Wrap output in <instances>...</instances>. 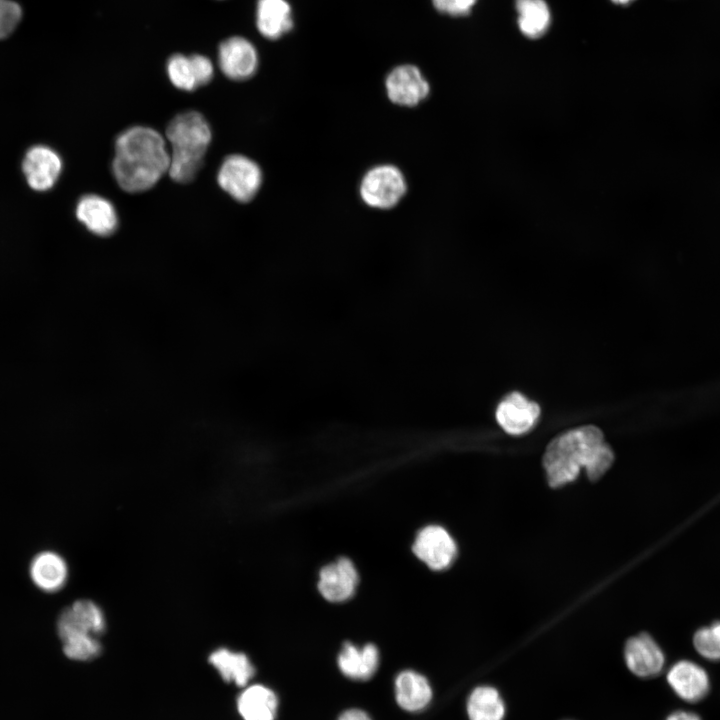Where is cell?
<instances>
[{
    "instance_id": "3957f363",
    "label": "cell",
    "mask_w": 720,
    "mask_h": 720,
    "mask_svg": "<svg viewBox=\"0 0 720 720\" xmlns=\"http://www.w3.org/2000/svg\"><path fill=\"white\" fill-rule=\"evenodd\" d=\"M166 138L171 145L169 176L177 183L191 182L202 167L211 142L208 122L196 111L180 113L169 122Z\"/></svg>"
},
{
    "instance_id": "83f0119b",
    "label": "cell",
    "mask_w": 720,
    "mask_h": 720,
    "mask_svg": "<svg viewBox=\"0 0 720 720\" xmlns=\"http://www.w3.org/2000/svg\"><path fill=\"white\" fill-rule=\"evenodd\" d=\"M435 8L450 16H464L468 14L476 0H432Z\"/></svg>"
},
{
    "instance_id": "484cf974",
    "label": "cell",
    "mask_w": 720,
    "mask_h": 720,
    "mask_svg": "<svg viewBox=\"0 0 720 720\" xmlns=\"http://www.w3.org/2000/svg\"><path fill=\"white\" fill-rule=\"evenodd\" d=\"M696 651L706 659L720 660V621L696 631L693 637Z\"/></svg>"
},
{
    "instance_id": "ac0fdd59",
    "label": "cell",
    "mask_w": 720,
    "mask_h": 720,
    "mask_svg": "<svg viewBox=\"0 0 720 720\" xmlns=\"http://www.w3.org/2000/svg\"><path fill=\"white\" fill-rule=\"evenodd\" d=\"M30 576L39 589L45 592H57L67 581L68 567L59 554L45 551L33 558Z\"/></svg>"
},
{
    "instance_id": "4dcf8cb0",
    "label": "cell",
    "mask_w": 720,
    "mask_h": 720,
    "mask_svg": "<svg viewBox=\"0 0 720 720\" xmlns=\"http://www.w3.org/2000/svg\"><path fill=\"white\" fill-rule=\"evenodd\" d=\"M666 720H701L700 717L693 713V712H687V711H676L671 713Z\"/></svg>"
},
{
    "instance_id": "d6986e66",
    "label": "cell",
    "mask_w": 720,
    "mask_h": 720,
    "mask_svg": "<svg viewBox=\"0 0 720 720\" xmlns=\"http://www.w3.org/2000/svg\"><path fill=\"white\" fill-rule=\"evenodd\" d=\"M256 24L266 38L275 40L293 27L291 7L286 0H258Z\"/></svg>"
},
{
    "instance_id": "30bf717a",
    "label": "cell",
    "mask_w": 720,
    "mask_h": 720,
    "mask_svg": "<svg viewBox=\"0 0 720 720\" xmlns=\"http://www.w3.org/2000/svg\"><path fill=\"white\" fill-rule=\"evenodd\" d=\"M539 415V405L519 392L508 394L496 409L498 424L512 435L528 432L536 424Z\"/></svg>"
},
{
    "instance_id": "8fae6325",
    "label": "cell",
    "mask_w": 720,
    "mask_h": 720,
    "mask_svg": "<svg viewBox=\"0 0 720 720\" xmlns=\"http://www.w3.org/2000/svg\"><path fill=\"white\" fill-rule=\"evenodd\" d=\"M22 169L32 189L47 191L56 183L62 170V161L49 147L34 146L26 153Z\"/></svg>"
},
{
    "instance_id": "f546056e",
    "label": "cell",
    "mask_w": 720,
    "mask_h": 720,
    "mask_svg": "<svg viewBox=\"0 0 720 720\" xmlns=\"http://www.w3.org/2000/svg\"><path fill=\"white\" fill-rule=\"evenodd\" d=\"M338 720H372L363 710L358 708L347 709L340 714Z\"/></svg>"
},
{
    "instance_id": "8992f818",
    "label": "cell",
    "mask_w": 720,
    "mask_h": 720,
    "mask_svg": "<svg viewBox=\"0 0 720 720\" xmlns=\"http://www.w3.org/2000/svg\"><path fill=\"white\" fill-rule=\"evenodd\" d=\"M412 551L430 569L439 571L448 568L455 560L457 546L446 529L428 525L418 532Z\"/></svg>"
},
{
    "instance_id": "7402d4cb",
    "label": "cell",
    "mask_w": 720,
    "mask_h": 720,
    "mask_svg": "<svg viewBox=\"0 0 720 720\" xmlns=\"http://www.w3.org/2000/svg\"><path fill=\"white\" fill-rule=\"evenodd\" d=\"M469 720H503L505 704L494 687L478 686L468 697L466 705Z\"/></svg>"
},
{
    "instance_id": "2e32d148",
    "label": "cell",
    "mask_w": 720,
    "mask_h": 720,
    "mask_svg": "<svg viewBox=\"0 0 720 720\" xmlns=\"http://www.w3.org/2000/svg\"><path fill=\"white\" fill-rule=\"evenodd\" d=\"M337 665L341 673L349 679L369 680L378 669V649L371 643L359 648L347 642L338 654Z\"/></svg>"
},
{
    "instance_id": "52a82bcc",
    "label": "cell",
    "mask_w": 720,
    "mask_h": 720,
    "mask_svg": "<svg viewBox=\"0 0 720 720\" xmlns=\"http://www.w3.org/2000/svg\"><path fill=\"white\" fill-rule=\"evenodd\" d=\"M391 102L401 106H416L429 94L430 86L414 65L405 64L394 68L385 81Z\"/></svg>"
},
{
    "instance_id": "9c48e42d",
    "label": "cell",
    "mask_w": 720,
    "mask_h": 720,
    "mask_svg": "<svg viewBox=\"0 0 720 720\" xmlns=\"http://www.w3.org/2000/svg\"><path fill=\"white\" fill-rule=\"evenodd\" d=\"M358 584L353 562L341 557L324 566L319 573L318 590L327 601L339 603L352 597Z\"/></svg>"
},
{
    "instance_id": "44dd1931",
    "label": "cell",
    "mask_w": 720,
    "mask_h": 720,
    "mask_svg": "<svg viewBox=\"0 0 720 720\" xmlns=\"http://www.w3.org/2000/svg\"><path fill=\"white\" fill-rule=\"evenodd\" d=\"M209 662L219 672L223 680L239 687L245 686L255 675V668L249 658L241 652L219 648L209 656Z\"/></svg>"
},
{
    "instance_id": "9a60e30c",
    "label": "cell",
    "mask_w": 720,
    "mask_h": 720,
    "mask_svg": "<svg viewBox=\"0 0 720 720\" xmlns=\"http://www.w3.org/2000/svg\"><path fill=\"white\" fill-rule=\"evenodd\" d=\"M76 217L90 232L102 237L112 235L118 227V216L113 204L94 194L79 200Z\"/></svg>"
},
{
    "instance_id": "277c9868",
    "label": "cell",
    "mask_w": 720,
    "mask_h": 720,
    "mask_svg": "<svg viewBox=\"0 0 720 720\" xmlns=\"http://www.w3.org/2000/svg\"><path fill=\"white\" fill-rule=\"evenodd\" d=\"M217 182L227 194L238 202L251 201L262 184V171L258 164L243 155H230L222 162Z\"/></svg>"
},
{
    "instance_id": "4fadbf2b",
    "label": "cell",
    "mask_w": 720,
    "mask_h": 720,
    "mask_svg": "<svg viewBox=\"0 0 720 720\" xmlns=\"http://www.w3.org/2000/svg\"><path fill=\"white\" fill-rule=\"evenodd\" d=\"M667 682L675 694L687 702L702 700L710 689L707 672L688 660H681L669 669Z\"/></svg>"
},
{
    "instance_id": "cb8c5ba5",
    "label": "cell",
    "mask_w": 720,
    "mask_h": 720,
    "mask_svg": "<svg viewBox=\"0 0 720 720\" xmlns=\"http://www.w3.org/2000/svg\"><path fill=\"white\" fill-rule=\"evenodd\" d=\"M64 654L76 661H88L96 658L101 652V644L97 637L86 632H71L60 637Z\"/></svg>"
},
{
    "instance_id": "1f68e13d",
    "label": "cell",
    "mask_w": 720,
    "mask_h": 720,
    "mask_svg": "<svg viewBox=\"0 0 720 720\" xmlns=\"http://www.w3.org/2000/svg\"><path fill=\"white\" fill-rule=\"evenodd\" d=\"M612 1L616 4L625 5V4L632 2L633 0H612Z\"/></svg>"
},
{
    "instance_id": "ba28073f",
    "label": "cell",
    "mask_w": 720,
    "mask_h": 720,
    "mask_svg": "<svg viewBox=\"0 0 720 720\" xmlns=\"http://www.w3.org/2000/svg\"><path fill=\"white\" fill-rule=\"evenodd\" d=\"M219 67L229 79L242 81L252 77L258 66L255 47L245 38L231 37L221 43Z\"/></svg>"
},
{
    "instance_id": "603a6c76",
    "label": "cell",
    "mask_w": 720,
    "mask_h": 720,
    "mask_svg": "<svg viewBox=\"0 0 720 720\" xmlns=\"http://www.w3.org/2000/svg\"><path fill=\"white\" fill-rule=\"evenodd\" d=\"M518 26L532 39L541 37L550 25V11L544 0H516Z\"/></svg>"
},
{
    "instance_id": "ffe728a7",
    "label": "cell",
    "mask_w": 720,
    "mask_h": 720,
    "mask_svg": "<svg viewBox=\"0 0 720 720\" xmlns=\"http://www.w3.org/2000/svg\"><path fill=\"white\" fill-rule=\"evenodd\" d=\"M237 708L244 720H275L278 699L270 688L254 684L239 695Z\"/></svg>"
},
{
    "instance_id": "7c38bea8",
    "label": "cell",
    "mask_w": 720,
    "mask_h": 720,
    "mask_svg": "<svg viewBox=\"0 0 720 720\" xmlns=\"http://www.w3.org/2000/svg\"><path fill=\"white\" fill-rule=\"evenodd\" d=\"M624 658L628 669L642 678L658 675L665 663L661 648L645 633L634 636L626 642Z\"/></svg>"
},
{
    "instance_id": "5bb4252c",
    "label": "cell",
    "mask_w": 720,
    "mask_h": 720,
    "mask_svg": "<svg viewBox=\"0 0 720 720\" xmlns=\"http://www.w3.org/2000/svg\"><path fill=\"white\" fill-rule=\"evenodd\" d=\"M106 627L102 609L91 600H77L65 608L57 620L59 637L70 632H86L95 636L101 634Z\"/></svg>"
},
{
    "instance_id": "5b68a950",
    "label": "cell",
    "mask_w": 720,
    "mask_h": 720,
    "mask_svg": "<svg viewBox=\"0 0 720 720\" xmlns=\"http://www.w3.org/2000/svg\"><path fill=\"white\" fill-rule=\"evenodd\" d=\"M407 189L402 172L393 165L371 168L362 178L360 195L370 207L389 209L403 197Z\"/></svg>"
},
{
    "instance_id": "4316f807",
    "label": "cell",
    "mask_w": 720,
    "mask_h": 720,
    "mask_svg": "<svg viewBox=\"0 0 720 720\" xmlns=\"http://www.w3.org/2000/svg\"><path fill=\"white\" fill-rule=\"evenodd\" d=\"M22 18V10L12 0H0V39L8 37Z\"/></svg>"
},
{
    "instance_id": "f1b7e54d",
    "label": "cell",
    "mask_w": 720,
    "mask_h": 720,
    "mask_svg": "<svg viewBox=\"0 0 720 720\" xmlns=\"http://www.w3.org/2000/svg\"><path fill=\"white\" fill-rule=\"evenodd\" d=\"M190 57L198 87L208 84L212 80L214 73L212 62L203 55H192Z\"/></svg>"
},
{
    "instance_id": "e0dca14e",
    "label": "cell",
    "mask_w": 720,
    "mask_h": 720,
    "mask_svg": "<svg viewBox=\"0 0 720 720\" xmlns=\"http://www.w3.org/2000/svg\"><path fill=\"white\" fill-rule=\"evenodd\" d=\"M395 700L407 712H419L432 700V688L425 676L413 670H404L395 678Z\"/></svg>"
},
{
    "instance_id": "7a4b0ae2",
    "label": "cell",
    "mask_w": 720,
    "mask_h": 720,
    "mask_svg": "<svg viewBox=\"0 0 720 720\" xmlns=\"http://www.w3.org/2000/svg\"><path fill=\"white\" fill-rule=\"evenodd\" d=\"M169 165L166 142L152 128L134 126L120 133L115 140L112 172L126 192L149 190L168 172Z\"/></svg>"
},
{
    "instance_id": "d4e9b609",
    "label": "cell",
    "mask_w": 720,
    "mask_h": 720,
    "mask_svg": "<svg viewBox=\"0 0 720 720\" xmlns=\"http://www.w3.org/2000/svg\"><path fill=\"white\" fill-rule=\"evenodd\" d=\"M167 74L171 83L178 89L193 91L198 88L191 57L176 54L167 63Z\"/></svg>"
},
{
    "instance_id": "6da1fadb",
    "label": "cell",
    "mask_w": 720,
    "mask_h": 720,
    "mask_svg": "<svg viewBox=\"0 0 720 720\" xmlns=\"http://www.w3.org/2000/svg\"><path fill=\"white\" fill-rule=\"evenodd\" d=\"M613 461L611 447L605 442L602 431L593 425L560 434L548 444L543 456L546 478L552 487L574 481L582 469L590 480H597Z\"/></svg>"
}]
</instances>
